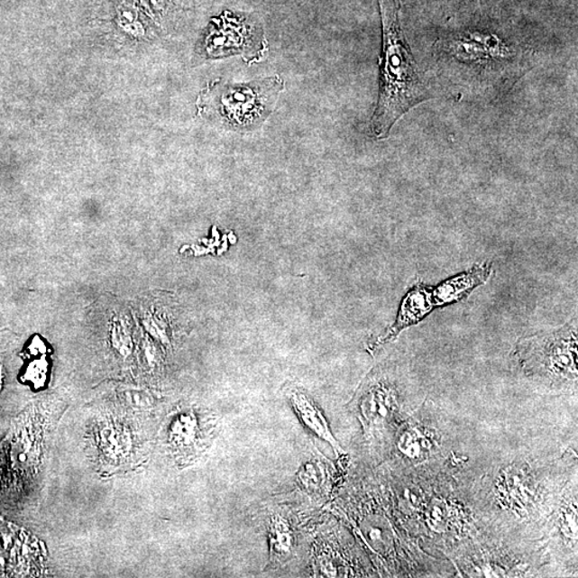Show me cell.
<instances>
[{
  "label": "cell",
  "mask_w": 578,
  "mask_h": 578,
  "mask_svg": "<svg viewBox=\"0 0 578 578\" xmlns=\"http://www.w3.org/2000/svg\"><path fill=\"white\" fill-rule=\"evenodd\" d=\"M379 4L382 23L380 98L371 133L376 139H386L398 120L428 100V90L400 26L399 0H379Z\"/></svg>",
  "instance_id": "6da1fadb"
},
{
  "label": "cell",
  "mask_w": 578,
  "mask_h": 578,
  "mask_svg": "<svg viewBox=\"0 0 578 578\" xmlns=\"http://www.w3.org/2000/svg\"><path fill=\"white\" fill-rule=\"evenodd\" d=\"M282 87L283 83L278 78L221 85L211 93V99L228 128L251 130L271 115Z\"/></svg>",
  "instance_id": "7a4b0ae2"
},
{
  "label": "cell",
  "mask_w": 578,
  "mask_h": 578,
  "mask_svg": "<svg viewBox=\"0 0 578 578\" xmlns=\"http://www.w3.org/2000/svg\"><path fill=\"white\" fill-rule=\"evenodd\" d=\"M576 325L547 335L529 337L520 342L519 351L530 353V369L553 376H576Z\"/></svg>",
  "instance_id": "3957f363"
},
{
  "label": "cell",
  "mask_w": 578,
  "mask_h": 578,
  "mask_svg": "<svg viewBox=\"0 0 578 578\" xmlns=\"http://www.w3.org/2000/svg\"><path fill=\"white\" fill-rule=\"evenodd\" d=\"M434 307L432 289L421 284L417 285L404 298L396 324L376 341L375 347L386 344L396 339L400 331L420 323L432 312Z\"/></svg>",
  "instance_id": "277c9868"
},
{
  "label": "cell",
  "mask_w": 578,
  "mask_h": 578,
  "mask_svg": "<svg viewBox=\"0 0 578 578\" xmlns=\"http://www.w3.org/2000/svg\"><path fill=\"white\" fill-rule=\"evenodd\" d=\"M493 272L491 264L476 266L471 271L446 280L438 288L432 289L435 307H445L465 299L472 291L482 285Z\"/></svg>",
  "instance_id": "5b68a950"
},
{
  "label": "cell",
  "mask_w": 578,
  "mask_h": 578,
  "mask_svg": "<svg viewBox=\"0 0 578 578\" xmlns=\"http://www.w3.org/2000/svg\"><path fill=\"white\" fill-rule=\"evenodd\" d=\"M289 399L302 425L312 432L315 436L328 443L336 454L337 452H342L339 443L336 442L334 434L330 431L327 419H326L323 411L320 410L317 403L306 392L301 390L291 391Z\"/></svg>",
  "instance_id": "8992f818"
},
{
  "label": "cell",
  "mask_w": 578,
  "mask_h": 578,
  "mask_svg": "<svg viewBox=\"0 0 578 578\" xmlns=\"http://www.w3.org/2000/svg\"><path fill=\"white\" fill-rule=\"evenodd\" d=\"M452 50L462 60H485L505 57L509 50L500 40L490 34L471 33L466 37L454 40Z\"/></svg>",
  "instance_id": "52a82bcc"
},
{
  "label": "cell",
  "mask_w": 578,
  "mask_h": 578,
  "mask_svg": "<svg viewBox=\"0 0 578 578\" xmlns=\"http://www.w3.org/2000/svg\"><path fill=\"white\" fill-rule=\"evenodd\" d=\"M396 403L391 389L376 386L365 394L360 409L366 423L375 426L386 421L393 414Z\"/></svg>",
  "instance_id": "ba28073f"
},
{
  "label": "cell",
  "mask_w": 578,
  "mask_h": 578,
  "mask_svg": "<svg viewBox=\"0 0 578 578\" xmlns=\"http://www.w3.org/2000/svg\"><path fill=\"white\" fill-rule=\"evenodd\" d=\"M169 436L170 445L177 451H192L200 438L197 417L192 411L177 415L170 423Z\"/></svg>",
  "instance_id": "9c48e42d"
},
{
  "label": "cell",
  "mask_w": 578,
  "mask_h": 578,
  "mask_svg": "<svg viewBox=\"0 0 578 578\" xmlns=\"http://www.w3.org/2000/svg\"><path fill=\"white\" fill-rule=\"evenodd\" d=\"M100 431V446L103 456L108 463L116 465L122 459L130 454L131 443L130 436L122 428L106 423Z\"/></svg>",
  "instance_id": "30bf717a"
},
{
  "label": "cell",
  "mask_w": 578,
  "mask_h": 578,
  "mask_svg": "<svg viewBox=\"0 0 578 578\" xmlns=\"http://www.w3.org/2000/svg\"><path fill=\"white\" fill-rule=\"evenodd\" d=\"M269 543L271 558L285 560L291 556L295 547L294 531L288 519L274 515L269 522Z\"/></svg>",
  "instance_id": "8fae6325"
},
{
  "label": "cell",
  "mask_w": 578,
  "mask_h": 578,
  "mask_svg": "<svg viewBox=\"0 0 578 578\" xmlns=\"http://www.w3.org/2000/svg\"><path fill=\"white\" fill-rule=\"evenodd\" d=\"M220 34L215 37L216 44L227 47L226 53H243L245 50V39L251 37V28L238 17L227 16V20H220Z\"/></svg>",
  "instance_id": "7c38bea8"
},
{
  "label": "cell",
  "mask_w": 578,
  "mask_h": 578,
  "mask_svg": "<svg viewBox=\"0 0 578 578\" xmlns=\"http://www.w3.org/2000/svg\"><path fill=\"white\" fill-rule=\"evenodd\" d=\"M299 484L307 491H317L322 488L324 473L317 463L308 462L303 465L298 473Z\"/></svg>",
  "instance_id": "4fadbf2b"
},
{
  "label": "cell",
  "mask_w": 578,
  "mask_h": 578,
  "mask_svg": "<svg viewBox=\"0 0 578 578\" xmlns=\"http://www.w3.org/2000/svg\"><path fill=\"white\" fill-rule=\"evenodd\" d=\"M112 342L120 354L127 356L130 353L131 339L127 327L123 323H115L112 331Z\"/></svg>",
  "instance_id": "5bb4252c"
}]
</instances>
